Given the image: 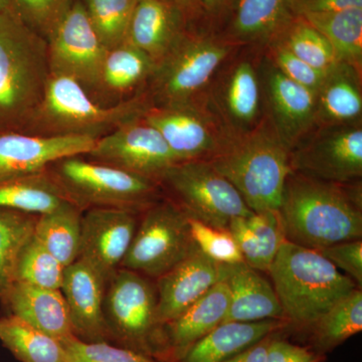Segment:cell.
Returning a JSON list of instances; mask_svg holds the SVG:
<instances>
[{
	"label": "cell",
	"instance_id": "6da1fadb",
	"mask_svg": "<svg viewBox=\"0 0 362 362\" xmlns=\"http://www.w3.org/2000/svg\"><path fill=\"white\" fill-rule=\"evenodd\" d=\"M285 240L321 251L361 239V204L337 183L291 170L278 209Z\"/></svg>",
	"mask_w": 362,
	"mask_h": 362
},
{
	"label": "cell",
	"instance_id": "7a4b0ae2",
	"mask_svg": "<svg viewBox=\"0 0 362 362\" xmlns=\"http://www.w3.org/2000/svg\"><path fill=\"white\" fill-rule=\"evenodd\" d=\"M49 76L47 40L11 11H0V131L23 132Z\"/></svg>",
	"mask_w": 362,
	"mask_h": 362
},
{
	"label": "cell",
	"instance_id": "3957f363",
	"mask_svg": "<svg viewBox=\"0 0 362 362\" xmlns=\"http://www.w3.org/2000/svg\"><path fill=\"white\" fill-rule=\"evenodd\" d=\"M286 320L309 328L357 288L315 250L284 240L269 268Z\"/></svg>",
	"mask_w": 362,
	"mask_h": 362
},
{
	"label": "cell",
	"instance_id": "277c9868",
	"mask_svg": "<svg viewBox=\"0 0 362 362\" xmlns=\"http://www.w3.org/2000/svg\"><path fill=\"white\" fill-rule=\"evenodd\" d=\"M207 161L232 183L254 213L278 211L292 170L291 150L274 127L265 125L225 142Z\"/></svg>",
	"mask_w": 362,
	"mask_h": 362
},
{
	"label": "cell",
	"instance_id": "5b68a950",
	"mask_svg": "<svg viewBox=\"0 0 362 362\" xmlns=\"http://www.w3.org/2000/svg\"><path fill=\"white\" fill-rule=\"evenodd\" d=\"M141 95L114 105L98 103L77 81L51 74L44 99L23 133L40 136L102 137L142 118L151 107Z\"/></svg>",
	"mask_w": 362,
	"mask_h": 362
},
{
	"label": "cell",
	"instance_id": "8992f818",
	"mask_svg": "<svg viewBox=\"0 0 362 362\" xmlns=\"http://www.w3.org/2000/svg\"><path fill=\"white\" fill-rule=\"evenodd\" d=\"M152 279L119 268L107 282L104 318L111 344L169 362Z\"/></svg>",
	"mask_w": 362,
	"mask_h": 362
},
{
	"label": "cell",
	"instance_id": "52a82bcc",
	"mask_svg": "<svg viewBox=\"0 0 362 362\" xmlns=\"http://www.w3.org/2000/svg\"><path fill=\"white\" fill-rule=\"evenodd\" d=\"M47 170L69 201L83 211L90 207H117L137 213L156 202V181L83 156L58 159Z\"/></svg>",
	"mask_w": 362,
	"mask_h": 362
},
{
	"label": "cell",
	"instance_id": "ba28073f",
	"mask_svg": "<svg viewBox=\"0 0 362 362\" xmlns=\"http://www.w3.org/2000/svg\"><path fill=\"white\" fill-rule=\"evenodd\" d=\"M160 183L189 218L218 230H228L235 218L254 214L232 183L207 160L176 163L164 173Z\"/></svg>",
	"mask_w": 362,
	"mask_h": 362
},
{
	"label": "cell",
	"instance_id": "9c48e42d",
	"mask_svg": "<svg viewBox=\"0 0 362 362\" xmlns=\"http://www.w3.org/2000/svg\"><path fill=\"white\" fill-rule=\"evenodd\" d=\"M197 245L189 216L175 202H156L144 211L121 268L156 280L189 256Z\"/></svg>",
	"mask_w": 362,
	"mask_h": 362
},
{
	"label": "cell",
	"instance_id": "30bf717a",
	"mask_svg": "<svg viewBox=\"0 0 362 362\" xmlns=\"http://www.w3.org/2000/svg\"><path fill=\"white\" fill-rule=\"evenodd\" d=\"M230 49L218 40L185 33L152 71L157 106L189 103L207 85Z\"/></svg>",
	"mask_w": 362,
	"mask_h": 362
},
{
	"label": "cell",
	"instance_id": "8fae6325",
	"mask_svg": "<svg viewBox=\"0 0 362 362\" xmlns=\"http://www.w3.org/2000/svg\"><path fill=\"white\" fill-rule=\"evenodd\" d=\"M47 42L51 74L77 81L93 99V95L101 96L100 80L107 49L95 32L82 1L74 0Z\"/></svg>",
	"mask_w": 362,
	"mask_h": 362
},
{
	"label": "cell",
	"instance_id": "7c38bea8",
	"mask_svg": "<svg viewBox=\"0 0 362 362\" xmlns=\"http://www.w3.org/2000/svg\"><path fill=\"white\" fill-rule=\"evenodd\" d=\"M84 156L158 183L164 173L178 163L160 133L143 117L98 138L94 148Z\"/></svg>",
	"mask_w": 362,
	"mask_h": 362
},
{
	"label": "cell",
	"instance_id": "4fadbf2b",
	"mask_svg": "<svg viewBox=\"0 0 362 362\" xmlns=\"http://www.w3.org/2000/svg\"><path fill=\"white\" fill-rule=\"evenodd\" d=\"M291 169L301 175L342 183L362 175V129L358 126H332L291 151Z\"/></svg>",
	"mask_w": 362,
	"mask_h": 362
},
{
	"label": "cell",
	"instance_id": "5bb4252c",
	"mask_svg": "<svg viewBox=\"0 0 362 362\" xmlns=\"http://www.w3.org/2000/svg\"><path fill=\"white\" fill-rule=\"evenodd\" d=\"M136 211L90 207L83 211L78 258L108 282L121 268L138 226Z\"/></svg>",
	"mask_w": 362,
	"mask_h": 362
},
{
	"label": "cell",
	"instance_id": "9a60e30c",
	"mask_svg": "<svg viewBox=\"0 0 362 362\" xmlns=\"http://www.w3.org/2000/svg\"><path fill=\"white\" fill-rule=\"evenodd\" d=\"M89 136H40L0 131V181L47 170L64 157L85 156L94 148Z\"/></svg>",
	"mask_w": 362,
	"mask_h": 362
},
{
	"label": "cell",
	"instance_id": "2e32d148",
	"mask_svg": "<svg viewBox=\"0 0 362 362\" xmlns=\"http://www.w3.org/2000/svg\"><path fill=\"white\" fill-rule=\"evenodd\" d=\"M143 119L160 133L178 163L209 160L225 144L192 102L150 108Z\"/></svg>",
	"mask_w": 362,
	"mask_h": 362
},
{
	"label": "cell",
	"instance_id": "e0dca14e",
	"mask_svg": "<svg viewBox=\"0 0 362 362\" xmlns=\"http://www.w3.org/2000/svg\"><path fill=\"white\" fill-rule=\"evenodd\" d=\"M106 285L103 276L82 259L65 268L61 291L70 312L74 335L83 341L110 343L103 310Z\"/></svg>",
	"mask_w": 362,
	"mask_h": 362
},
{
	"label": "cell",
	"instance_id": "ac0fdd59",
	"mask_svg": "<svg viewBox=\"0 0 362 362\" xmlns=\"http://www.w3.org/2000/svg\"><path fill=\"white\" fill-rule=\"evenodd\" d=\"M221 280V264L194 250L156 279L157 319L160 325L180 316Z\"/></svg>",
	"mask_w": 362,
	"mask_h": 362
},
{
	"label": "cell",
	"instance_id": "d6986e66",
	"mask_svg": "<svg viewBox=\"0 0 362 362\" xmlns=\"http://www.w3.org/2000/svg\"><path fill=\"white\" fill-rule=\"evenodd\" d=\"M221 280L225 281L230 293V304L223 322H254L269 319L287 321L273 285L259 271L245 262L221 264Z\"/></svg>",
	"mask_w": 362,
	"mask_h": 362
},
{
	"label": "cell",
	"instance_id": "ffe728a7",
	"mask_svg": "<svg viewBox=\"0 0 362 362\" xmlns=\"http://www.w3.org/2000/svg\"><path fill=\"white\" fill-rule=\"evenodd\" d=\"M0 304L6 314L18 316L58 341L75 337L68 305L61 290L14 281Z\"/></svg>",
	"mask_w": 362,
	"mask_h": 362
},
{
	"label": "cell",
	"instance_id": "44dd1931",
	"mask_svg": "<svg viewBox=\"0 0 362 362\" xmlns=\"http://www.w3.org/2000/svg\"><path fill=\"white\" fill-rule=\"evenodd\" d=\"M267 92L274 129L292 151L316 122V95L276 68L269 73Z\"/></svg>",
	"mask_w": 362,
	"mask_h": 362
},
{
	"label": "cell",
	"instance_id": "7402d4cb",
	"mask_svg": "<svg viewBox=\"0 0 362 362\" xmlns=\"http://www.w3.org/2000/svg\"><path fill=\"white\" fill-rule=\"evenodd\" d=\"M228 304V285L221 280L180 316L164 324L168 361L180 362L195 343L223 323Z\"/></svg>",
	"mask_w": 362,
	"mask_h": 362
},
{
	"label": "cell",
	"instance_id": "603a6c76",
	"mask_svg": "<svg viewBox=\"0 0 362 362\" xmlns=\"http://www.w3.org/2000/svg\"><path fill=\"white\" fill-rule=\"evenodd\" d=\"M185 13L168 0H140L128 30L126 42L156 62L185 35Z\"/></svg>",
	"mask_w": 362,
	"mask_h": 362
},
{
	"label": "cell",
	"instance_id": "cb8c5ba5",
	"mask_svg": "<svg viewBox=\"0 0 362 362\" xmlns=\"http://www.w3.org/2000/svg\"><path fill=\"white\" fill-rule=\"evenodd\" d=\"M283 320L223 322L195 343L180 362H226L272 333L284 331Z\"/></svg>",
	"mask_w": 362,
	"mask_h": 362
},
{
	"label": "cell",
	"instance_id": "d4e9b609",
	"mask_svg": "<svg viewBox=\"0 0 362 362\" xmlns=\"http://www.w3.org/2000/svg\"><path fill=\"white\" fill-rule=\"evenodd\" d=\"M362 112L358 70L337 63L326 73L316 94V121L324 125H352Z\"/></svg>",
	"mask_w": 362,
	"mask_h": 362
},
{
	"label": "cell",
	"instance_id": "484cf974",
	"mask_svg": "<svg viewBox=\"0 0 362 362\" xmlns=\"http://www.w3.org/2000/svg\"><path fill=\"white\" fill-rule=\"evenodd\" d=\"M295 18L290 0H237L232 33L242 42H271L277 40Z\"/></svg>",
	"mask_w": 362,
	"mask_h": 362
},
{
	"label": "cell",
	"instance_id": "4316f807",
	"mask_svg": "<svg viewBox=\"0 0 362 362\" xmlns=\"http://www.w3.org/2000/svg\"><path fill=\"white\" fill-rule=\"evenodd\" d=\"M71 202L47 170L0 181V207L42 214Z\"/></svg>",
	"mask_w": 362,
	"mask_h": 362
},
{
	"label": "cell",
	"instance_id": "83f0119b",
	"mask_svg": "<svg viewBox=\"0 0 362 362\" xmlns=\"http://www.w3.org/2000/svg\"><path fill=\"white\" fill-rule=\"evenodd\" d=\"M82 216L71 202L37 216L33 237L65 268L78 258Z\"/></svg>",
	"mask_w": 362,
	"mask_h": 362
},
{
	"label": "cell",
	"instance_id": "f1b7e54d",
	"mask_svg": "<svg viewBox=\"0 0 362 362\" xmlns=\"http://www.w3.org/2000/svg\"><path fill=\"white\" fill-rule=\"evenodd\" d=\"M322 33L334 49L338 63L358 70L362 59V8L299 16Z\"/></svg>",
	"mask_w": 362,
	"mask_h": 362
},
{
	"label": "cell",
	"instance_id": "f546056e",
	"mask_svg": "<svg viewBox=\"0 0 362 362\" xmlns=\"http://www.w3.org/2000/svg\"><path fill=\"white\" fill-rule=\"evenodd\" d=\"M309 328L313 350L322 356L361 332V289L356 288L342 298Z\"/></svg>",
	"mask_w": 362,
	"mask_h": 362
},
{
	"label": "cell",
	"instance_id": "4dcf8cb0",
	"mask_svg": "<svg viewBox=\"0 0 362 362\" xmlns=\"http://www.w3.org/2000/svg\"><path fill=\"white\" fill-rule=\"evenodd\" d=\"M0 343L21 362H66L61 342L13 314L0 316Z\"/></svg>",
	"mask_w": 362,
	"mask_h": 362
},
{
	"label": "cell",
	"instance_id": "1f68e13d",
	"mask_svg": "<svg viewBox=\"0 0 362 362\" xmlns=\"http://www.w3.org/2000/svg\"><path fill=\"white\" fill-rule=\"evenodd\" d=\"M156 62L128 42L107 49L102 65L101 96L130 92L150 78Z\"/></svg>",
	"mask_w": 362,
	"mask_h": 362
},
{
	"label": "cell",
	"instance_id": "d6a6232c",
	"mask_svg": "<svg viewBox=\"0 0 362 362\" xmlns=\"http://www.w3.org/2000/svg\"><path fill=\"white\" fill-rule=\"evenodd\" d=\"M37 216L0 207V300L13 284L16 257L33 237Z\"/></svg>",
	"mask_w": 362,
	"mask_h": 362
},
{
	"label": "cell",
	"instance_id": "836d02e7",
	"mask_svg": "<svg viewBox=\"0 0 362 362\" xmlns=\"http://www.w3.org/2000/svg\"><path fill=\"white\" fill-rule=\"evenodd\" d=\"M276 42L318 70L328 71L338 63L328 40L299 16L293 20Z\"/></svg>",
	"mask_w": 362,
	"mask_h": 362
},
{
	"label": "cell",
	"instance_id": "e575fe53",
	"mask_svg": "<svg viewBox=\"0 0 362 362\" xmlns=\"http://www.w3.org/2000/svg\"><path fill=\"white\" fill-rule=\"evenodd\" d=\"M226 113L240 127L251 125L259 113V89L254 66L247 62L235 66L223 93Z\"/></svg>",
	"mask_w": 362,
	"mask_h": 362
},
{
	"label": "cell",
	"instance_id": "d590c367",
	"mask_svg": "<svg viewBox=\"0 0 362 362\" xmlns=\"http://www.w3.org/2000/svg\"><path fill=\"white\" fill-rule=\"evenodd\" d=\"M64 272L65 267L33 235L16 257L13 282L18 281L45 289L61 290Z\"/></svg>",
	"mask_w": 362,
	"mask_h": 362
},
{
	"label": "cell",
	"instance_id": "8d00e7d4",
	"mask_svg": "<svg viewBox=\"0 0 362 362\" xmlns=\"http://www.w3.org/2000/svg\"><path fill=\"white\" fill-rule=\"evenodd\" d=\"M137 0H85L86 11L107 49L124 44Z\"/></svg>",
	"mask_w": 362,
	"mask_h": 362
},
{
	"label": "cell",
	"instance_id": "74e56055",
	"mask_svg": "<svg viewBox=\"0 0 362 362\" xmlns=\"http://www.w3.org/2000/svg\"><path fill=\"white\" fill-rule=\"evenodd\" d=\"M74 0H11V13L30 30L49 39Z\"/></svg>",
	"mask_w": 362,
	"mask_h": 362
},
{
	"label": "cell",
	"instance_id": "f35d334b",
	"mask_svg": "<svg viewBox=\"0 0 362 362\" xmlns=\"http://www.w3.org/2000/svg\"><path fill=\"white\" fill-rule=\"evenodd\" d=\"M66 362H162L108 342H86L76 337L59 341Z\"/></svg>",
	"mask_w": 362,
	"mask_h": 362
},
{
	"label": "cell",
	"instance_id": "ab89813d",
	"mask_svg": "<svg viewBox=\"0 0 362 362\" xmlns=\"http://www.w3.org/2000/svg\"><path fill=\"white\" fill-rule=\"evenodd\" d=\"M190 232L197 249L218 264L243 263L242 252L228 230H218L189 218Z\"/></svg>",
	"mask_w": 362,
	"mask_h": 362
},
{
	"label": "cell",
	"instance_id": "60d3db41",
	"mask_svg": "<svg viewBox=\"0 0 362 362\" xmlns=\"http://www.w3.org/2000/svg\"><path fill=\"white\" fill-rule=\"evenodd\" d=\"M246 221L258 243L259 271L268 272L285 240L278 211L254 213Z\"/></svg>",
	"mask_w": 362,
	"mask_h": 362
},
{
	"label": "cell",
	"instance_id": "b9f144b4",
	"mask_svg": "<svg viewBox=\"0 0 362 362\" xmlns=\"http://www.w3.org/2000/svg\"><path fill=\"white\" fill-rule=\"evenodd\" d=\"M274 59L275 68L286 77L315 95L318 93L327 71H320L308 65L280 44L276 45Z\"/></svg>",
	"mask_w": 362,
	"mask_h": 362
},
{
	"label": "cell",
	"instance_id": "7bdbcfd3",
	"mask_svg": "<svg viewBox=\"0 0 362 362\" xmlns=\"http://www.w3.org/2000/svg\"><path fill=\"white\" fill-rule=\"evenodd\" d=\"M330 263L341 269L361 289L362 240H354L338 243L319 251Z\"/></svg>",
	"mask_w": 362,
	"mask_h": 362
},
{
	"label": "cell",
	"instance_id": "ee69618b",
	"mask_svg": "<svg viewBox=\"0 0 362 362\" xmlns=\"http://www.w3.org/2000/svg\"><path fill=\"white\" fill-rule=\"evenodd\" d=\"M280 333L272 339L266 362H323L325 359L322 354H317L314 350L283 339Z\"/></svg>",
	"mask_w": 362,
	"mask_h": 362
},
{
	"label": "cell",
	"instance_id": "f6af8a7d",
	"mask_svg": "<svg viewBox=\"0 0 362 362\" xmlns=\"http://www.w3.org/2000/svg\"><path fill=\"white\" fill-rule=\"evenodd\" d=\"M228 232L232 233L233 239L237 243L245 263L259 271L258 243L254 233L247 226L246 218H238L233 220L228 226Z\"/></svg>",
	"mask_w": 362,
	"mask_h": 362
},
{
	"label": "cell",
	"instance_id": "bcb514c9",
	"mask_svg": "<svg viewBox=\"0 0 362 362\" xmlns=\"http://www.w3.org/2000/svg\"><path fill=\"white\" fill-rule=\"evenodd\" d=\"M290 6L295 16H303L362 8V0H290Z\"/></svg>",
	"mask_w": 362,
	"mask_h": 362
},
{
	"label": "cell",
	"instance_id": "7dc6e473",
	"mask_svg": "<svg viewBox=\"0 0 362 362\" xmlns=\"http://www.w3.org/2000/svg\"><path fill=\"white\" fill-rule=\"evenodd\" d=\"M279 332H282V331H279ZM279 332L272 333L226 362H266L267 354H268L272 339Z\"/></svg>",
	"mask_w": 362,
	"mask_h": 362
},
{
	"label": "cell",
	"instance_id": "c3c4849f",
	"mask_svg": "<svg viewBox=\"0 0 362 362\" xmlns=\"http://www.w3.org/2000/svg\"><path fill=\"white\" fill-rule=\"evenodd\" d=\"M168 1L177 6L185 13L187 18L197 16L202 11H204L199 0H168Z\"/></svg>",
	"mask_w": 362,
	"mask_h": 362
},
{
	"label": "cell",
	"instance_id": "681fc988",
	"mask_svg": "<svg viewBox=\"0 0 362 362\" xmlns=\"http://www.w3.org/2000/svg\"><path fill=\"white\" fill-rule=\"evenodd\" d=\"M202 8L207 13L214 14L218 13L221 9L228 4V0H199Z\"/></svg>",
	"mask_w": 362,
	"mask_h": 362
},
{
	"label": "cell",
	"instance_id": "f907efd6",
	"mask_svg": "<svg viewBox=\"0 0 362 362\" xmlns=\"http://www.w3.org/2000/svg\"><path fill=\"white\" fill-rule=\"evenodd\" d=\"M11 0H0V11H11Z\"/></svg>",
	"mask_w": 362,
	"mask_h": 362
},
{
	"label": "cell",
	"instance_id": "816d5d0a",
	"mask_svg": "<svg viewBox=\"0 0 362 362\" xmlns=\"http://www.w3.org/2000/svg\"><path fill=\"white\" fill-rule=\"evenodd\" d=\"M137 1H140V0H137Z\"/></svg>",
	"mask_w": 362,
	"mask_h": 362
}]
</instances>
